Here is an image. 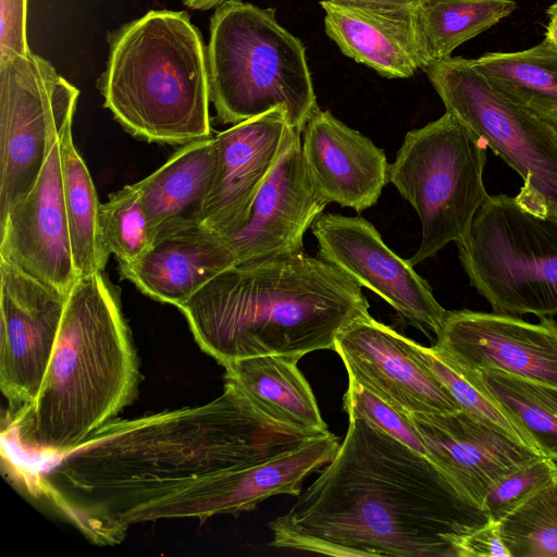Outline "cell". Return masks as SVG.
I'll return each instance as SVG.
<instances>
[{
	"mask_svg": "<svg viewBox=\"0 0 557 557\" xmlns=\"http://www.w3.org/2000/svg\"><path fill=\"white\" fill-rule=\"evenodd\" d=\"M318 436L273 420L226 381L207 404L113 420L25 481L88 541L115 545L134 524L230 513L231 472Z\"/></svg>",
	"mask_w": 557,
	"mask_h": 557,
	"instance_id": "6da1fadb",
	"label": "cell"
},
{
	"mask_svg": "<svg viewBox=\"0 0 557 557\" xmlns=\"http://www.w3.org/2000/svg\"><path fill=\"white\" fill-rule=\"evenodd\" d=\"M488 520L424 455L361 418L286 513L270 546L337 557H457Z\"/></svg>",
	"mask_w": 557,
	"mask_h": 557,
	"instance_id": "7a4b0ae2",
	"label": "cell"
},
{
	"mask_svg": "<svg viewBox=\"0 0 557 557\" xmlns=\"http://www.w3.org/2000/svg\"><path fill=\"white\" fill-rule=\"evenodd\" d=\"M178 309L199 347L223 367L267 355L299 361L333 350L344 327L370 314L352 277L304 251L237 263Z\"/></svg>",
	"mask_w": 557,
	"mask_h": 557,
	"instance_id": "3957f363",
	"label": "cell"
},
{
	"mask_svg": "<svg viewBox=\"0 0 557 557\" xmlns=\"http://www.w3.org/2000/svg\"><path fill=\"white\" fill-rule=\"evenodd\" d=\"M138 384L119 294L102 272L79 277L39 392L7 419L2 441L25 457L54 460L113 421L133 401Z\"/></svg>",
	"mask_w": 557,
	"mask_h": 557,
	"instance_id": "277c9868",
	"label": "cell"
},
{
	"mask_svg": "<svg viewBox=\"0 0 557 557\" xmlns=\"http://www.w3.org/2000/svg\"><path fill=\"white\" fill-rule=\"evenodd\" d=\"M107 41L97 87L127 133L166 145L211 137L207 47L187 12L151 10Z\"/></svg>",
	"mask_w": 557,
	"mask_h": 557,
	"instance_id": "5b68a950",
	"label": "cell"
},
{
	"mask_svg": "<svg viewBox=\"0 0 557 557\" xmlns=\"http://www.w3.org/2000/svg\"><path fill=\"white\" fill-rule=\"evenodd\" d=\"M211 103L223 124H238L282 108L302 132L318 108L302 42L272 8L240 0L214 8L207 46Z\"/></svg>",
	"mask_w": 557,
	"mask_h": 557,
	"instance_id": "8992f818",
	"label": "cell"
},
{
	"mask_svg": "<svg viewBox=\"0 0 557 557\" xmlns=\"http://www.w3.org/2000/svg\"><path fill=\"white\" fill-rule=\"evenodd\" d=\"M486 145L450 112L409 131L387 181L419 215L422 237L407 260L418 263L447 244L461 243L488 198L483 183Z\"/></svg>",
	"mask_w": 557,
	"mask_h": 557,
	"instance_id": "52a82bcc",
	"label": "cell"
},
{
	"mask_svg": "<svg viewBox=\"0 0 557 557\" xmlns=\"http://www.w3.org/2000/svg\"><path fill=\"white\" fill-rule=\"evenodd\" d=\"M458 256L494 312L557 314V221L525 210L507 195L488 196Z\"/></svg>",
	"mask_w": 557,
	"mask_h": 557,
	"instance_id": "ba28073f",
	"label": "cell"
},
{
	"mask_svg": "<svg viewBox=\"0 0 557 557\" xmlns=\"http://www.w3.org/2000/svg\"><path fill=\"white\" fill-rule=\"evenodd\" d=\"M424 71L446 111L520 175L519 205L557 221V132L497 91L470 59L449 57Z\"/></svg>",
	"mask_w": 557,
	"mask_h": 557,
	"instance_id": "9c48e42d",
	"label": "cell"
},
{
	"mask_svg": "<svg viewBox=\"0 0 557 557\" xmlns=\"http://www.w3.org/2000/svg\"><path fill=\"white\" fill-rule=\"evenodd\" d=\"M79 90L30 52L0 58V224L34 186Z\"/></svg>",
	"mask_w": 557,
	"mask_h": 557,
	"instance_id": "30bf717a",
	"label": "cell"
},
{
	"mask_svg": "<svg viewBox=\"0 0 557 557\" xmlns=\"http://www.w3.org/2000/svg\"><path fill=\"white\" fill-rule=\"evenodd\" d=\"M310 228L319 257L377 294L404 322L426 335L438 333L447 310L413 267L385 245L371 222L360 215L322 213Z\"/></svg>",
	"mask_w": 557,
	"mask_h": 557,
	"instance_id": "8fae6325",
	"label": "cell"
},
{
	"mask_svg": "<svg viewBox=\"0 0 557 557\" xmlns=\"http://www.w3.org/2000/svg\"><path fill=\"white\" fill-rule=\"evenodd\" d=\"M67 296L0 259V387L7 419L39 392Z\"/></svg>",
	"mask_w": 557,
	"mask_h": 557,
	"instance_id": "7c38bea8",
	"label": "cell"
},
{
	"mask_svg": "<svg viewBox=\"0 0 557 557\" xmlns=\"http://www.w3.org/2000/svg\"><path fill=\"white\" fill-rule=\"evenodd\" d=\"M499 312L447 311L433 346L469 371L495 369L557 387V322Z\"/></svg>",
	"mask_w": 557,
	"mask_h": 557,
	"instance_id": "4fadbf2b",
	"label": "cell"
},
{
	"mask_svg": "<svg viewBox=\"0 0 557 557\" xmlns=\"http://www.w3.org/2000/svg\"><path fill=\"white\" fill-rule=\"evenodd\" d=\"M349 380L404 413L460 410L450 393L419 356L416 342L370 314L349 323L336 336Z\"/></svg>",
	"mask_w": 557,
	"mask_h": 557,
	"instance_id": "5bb4252c",
	"label": "cell"
},
{
	"mask_svg": "<svg viewBox=\"0 0 557 557\" xmlns=\"http://www.w3.org/2000/svg\"><path fill=\"white\" fill-rule=\"evenodd\" d=\"M329 203L308 172L301 133L293 128L253 200L246 224L222 237L237 263L299 253L304 251L306 231Z\"/></svg>",
	"mask_w": 557,
	"mask_h": 557,
	"instance_id": "9a60e30c",
	"label": "cell"
},
{
	"mask_svg": "<svg viewBox=\"0 0 557 557\" xmlns=\"http://www.w3.org/2000/svg\"><path fill=\"white\" fill-rule=\"evenodd\" d=\"M59 137L60 134L52 139L46 163L32 189L0 224V259L69 295L79 277L71 251Z\"/></svg>",
	"mask_w": 557,
	"mask_h": 557,
	"instance_id": "2e32d148",
	"label": "cell"
},
{
	"mask_svg": "<svg viewBox=\"0 0 557 557\" xmlns=\"http://www.w3.org/2000/svg\"><path fill=\"white\" fill-rule=\"evenodd\" d=\"M292 129L276 108L218 133V170L195 220L223 237L244 227Z\"/></svg>",
	"mask_w": 557,
	"mask_h": 557,
	"instance_id": "e0dca14e",
	"label": "cell"
},
{
	"mask_svg": "<svg viewBox=\"0 0 557 557\" xmlns=\"http://www.w3.org/2000/svg\"><path fill=\"white\" fill-rule=\"evenodd\" d=\"M408 414L426 457L463 497L482 510L498 481L543 456L462 410Z\"/></svg>",
	"mask_w": 557,
	"mask_h": 557,
	"instance_id": "ac0fdd59",
	"label": "cell"
},
{
	"mask_svg": "<svg viewBox=\"0 0 557 557\" xmlns=\"http://www.w3.org/2000/svg\"><path fill=\"white\" fill-rule=\"evenodd\" d=\"M237 263L224 238L191 218L164 222L148 251L121 276L150 298L181 308L223 271Z\"/></svg>",
	"mask_w": 557,
	"mask_h": 557,
	"instance_id": "d6986e66",
	"label": "cell"
},
{
	"mask_svg": "<svg viewBox=\"0 0 557 557\" xmlns=\"http://www.w3.org/2000/svg\"><path fill=\"white\" fill-rule=\"evenodd\" d=\"M305 162L319 193L360 213L374 206L388 183L384 151L319 107L301 132Z\"/></svg>",
	"mask_w": 557,
	"mask_h": 557,
	"instance_id": "ffe728a7",
	"label": "cell"
},
{
	"mask_svg": "<svg viewBox=\"0 0 557 557\" xmlns=\"http://www.w3.org/2000/svg\"><path fill=\"white\" fill-rule=\"evenodd\" d=\"M320 4L326 35L345 55L387 78H407L421 69L409 15L322 0Z\"/></svg>",
	"mask_w": 557,
	"mask_h": 557,
	"instance_id": "44dd1931",
	"label": "cell"
},
{
	"mask_svg": "<svg viewBox=\"0 0 557 557\" xmlns=\"http://www.w3.org/2000/svg\"><path fill=\"white\" fill-rule=\"evenodd\" d=\"M297 362L274 355L240 359L224 367L225 381L273 420L312 435L326 434L327 424Z\"/></svg>",
	"mask_w": 557,
	"mask_h": 557,
	"instance_id": "7402d4cb",
	"label": "cell"
},
{
	"mask_svg": "<svg viewBox=\"0 0 557 557\" xmlns=\"http://www.w3.org/2000/svg\"><path fill=\"white\" fill-rule=\"evenodd\" d=\"M218 164V141L211 136L182 145L163 165L135 183L153 237L166 221L195 219L212 186Z\"/></svg>",
	"mask_w": 557,
	"mask_h": 557,
	"instance_id": "603a6c76",
	"label": "cell"
},
{
	"mask_svg": "<svg viewBox=\"0 0 557 557\" xmlns=\"http://www.w3.org/2000/svg\"><path fill=\"white\" fill-rule=\"evenodd\" d=\"M511 102L557 132V49L543 40L522 51L490 52L470 59Z\"/></svg>",
	"mask_w": 557,
	"mask_h": 557,
	"instance_id": "cb8c5ba5",
	"label": "cell"
},
{
	"mask_svg": "<svg viewBox=\"0 0 557 557\" xmlns=\"http://www.w3.org/2000/svg\"><path fill=\"white\" fill-rule=\"evenodd\" d=\"M515 9L512 0H422L409 14L420 67L449 58Z\"/></svg>",
	"mask_w": 557,
	"mask_h": 557,
	"instance_id": "d4e9b609",
	"label": "cell"
},
{
	"mask_svg": "<svg viewBox=\"0 0 557 557\" xmlns=\"http://www.w3.org/2000/svg\"><path fill=\"white\" fill-rule=\"evenodd\" d=\"M72 124L60 133V166L72 258L78 277H83L102 272L110 252L101 232V203L88 168L75 148Z\"/></svg>",
	"mask_w": 557,
	"mask_h": 557,
	"instance_id": "484cf974",
	"label": "cell"
},
{
	"mask_svg": "<svg viewBox=\"0 0 557 557\" xmlns=\"http://www.w3.org/2000/svg\"><path fill=\"white\" fill-rule=\"evenodd\" d=\"M463 371L497 399L542 455L557 462V387L495 369Z\"/></svg>",
	"mask_w": 557,
	"mask_h": 557,
	"instance_id": "4316f807",
	"label": "cell"
},
{
	"mask_svg": "<svg viewBox=\"0 0 557 557\" xmlns=\"http://www.w3.org/2000/svg\"><path fill=\"white\" fill-rule=\"evenodd\" d=\"M416 348L432 373L450 393L460 410L540 453L525 430L470 373L456 367L434 347H424L416 343Z\"/></svg>",
	"mask_w": 557,
	"mask_h": 557,
	"instance_id": "83f0119b",
	"label": "cell"
},
{
	"mask_svg": "<svg viewBox=\"0 0 557 557\" xmlns=\"http://www.w3.org/2000/svg\"><path fill=\"white\" fill-rule=\"evenodd\" d=\"M498 524L510 557H557V478Z\"/></svg>",
	"mask_w": 557,
	"mask_h": 557,
	"instance_id": "f1b7e54d",
	"label": "cell"
},
{
	"mask_svg": "<svg viewBox=\"0 0 557 557\" xmlns=\"http://www.w3.org/2000/svg\"><path fill=\"white\" fill-rule=\"evenodd\" d=\"M104 245L120 265L136 263L150 248V228L141 195L136 184L126 185L100 206Z\"/></svg>",
	"mask_w": 557,
	"mask_h": 557,
	"instance_id": "f546056e",
	"label": "cell"
},
{
	"mask_svg": "<svg viewBox=\"0 0 557 557\" xmlns=\"http://www.w3.org/2000/svg\"><path fill=\"white\" fill-rule=\"evenodd\" d=\"M557 478V462L540 456L498 481L487 494L483 511L500 521Z\"/></svg>",
	"mask_w": 557,
	"mask_h": 557,
	"instance_id": "4dcf8cb0",
	"label": "cell"
},
{
	"mask_svg": "<svg viewBox=\"0 0 557 557\" xmlns=\"http://www.w3.org/2000/svg\"><path fill=\"white\" fill-rule=\"evenodd\" d=\"M344 409L349 418L364 419L426 457L423 442L409 414L397 410L352 380H349L344 396Z\"/></svg>",
	"mask_w": 557,
	"mask_h": 557,
	"instance_id": "1f68e13d",
	"label": "cell"
},
{
	"mask_svg": "<svg viewBox=\"0 0 557 557\" xmlns=\"http://www.w3.org/2000/svg\"><path fill=\"white\" fill-rule=\"evenodd\" d=\"M27 0H0V58L30 53L27 41Z\"/></svg>",
	"mask_w": 557,
	"mask_h": 557,
	"instance_id": "d6a6232c",
	"label": "cell"
},
{
	"mask_svg": "<svg viewBox=\"0 0 557 557\" xmlns=\"http://www.w3.org/2000/svg\"><path fill=\"white\" fill-rule=\"evenodd\" d=\"M457 557H510L498 521L488 519L466 533L457 544Z\"/></svg>",
	"mask_w": 557,
	"mask_h": 557,
	"instance_id": "836d02e7",
	"label": "cell"
},
{
	"mask_svg": "<svg viewBox=\"0 0 557 557\" xmlns=\"http://www.w3.org/2000/svg\"><path fill=\"white\" fill-rule=\"evenodd\" d=\"M354 5L374 12L408 16L422 0H322Z\"/></svg>",
	"mask_w": 557,
	"mask_h": 557,
	"instance_id": "e575fe53",
	"label": "cell"
},
{
	"mask_svg": "<svg viewBox=\"0 0 557 557\" xmlns=\"http://www.w3.org/2000/svg\"><path fill=\"white\" fill-rule=\"evenodd\" d=\"M548 16L549 23L546 27L544 40L557 49V13H550Z\"/></svg>",
	"mask_w": 557,
	"mask_h": 557,
	"instance_id": "d590c367",
	"label": "cell"
},
{
	"mask_svg": "<svg viewBox=\"0 0 557 557\" xmlns=\"http://www.w3.org/2000/svg\"><path fill=\"white\" fill-rule=\"evenodd\" d=\"M183 3L190 9L207 11L209 9H214L220 3L226 0H182Z\"/></svg>",
	"mask_w": 557,
	"mask_h": 557,
	"instance_id": "8d00e7d4",
	"label": "cell"
},
{
	"mask_svg": "<svg viewBox=\"0 0 557 557\" xmlns=\"http://www.w3.org/2000/svg\"><path fill=\"white\" fill-rule=\"evenodd\" d=\"M550 13H557V2H555L554 4H552V5L547 9V14H550Z\"/></svg>",
	"mask_w": 557,
	"mask_h": 557,
	"instance_id": "74e56055",
	"label": "cell"
}]
</instances>
